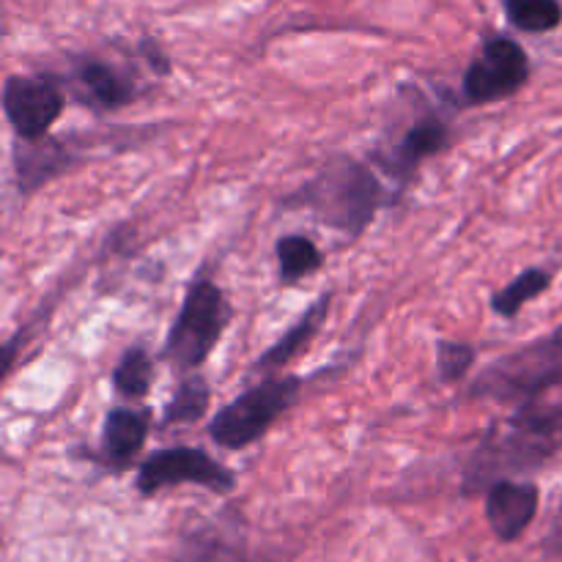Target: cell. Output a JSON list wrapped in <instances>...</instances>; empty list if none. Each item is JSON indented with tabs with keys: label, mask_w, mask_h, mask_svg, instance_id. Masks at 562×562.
I'll list each match as a JSON object with an SVG mask.
<instances>
[{
	"label": "cell",
	"mask_w": 562,
	"mask_h": 562,
	"mask_svg": "<svg viewBox=\"0 0 562 562\" xmlns=\"http://www.w3.org/2000/svg\"><path fill=\"white\" fill-rule=\"evenodd\" d=\"M562 448V406H525L503 428L488 431L486 442L467 470V494H477L514 472H530L547 464Z\"/></svg>",
	"instance_id": "cell-1"
},
{
	"label": "cell",
	"mask_w": 562,
	"mask_h": 562,
	"mask_svg": "<svg viewBox=\"0 0 562 562\" xmlns=\"http://www.w3.org/2000/svg\"><path fill=\"white\" fill-rule=\"evenodd\" d=\"M382 203H387V195L379 176L349 154L329 159L302 190L289 198V206L305 209L318 223L340 231L349 239L366 234Z\"/></svg>",
	"instance_id": "cell-2"
},
{
	"label": "cell",
	"mask_w": 562,
	"mask_h": 562,
	"mask_svg": "<svg viewBox=\"0 0 562 562\" xmlns=\"http://www.w3.org/2000/svg\"><path fill=\"white\" fill-rule=\"evenodd\" d=\"M228 322L231 305L223 289L212 280H195L165 340V360L179 371L201 368L223 338Z\"/></svg>",
	"instance_id": "cell-3"
},
{
	"label": "cell",
	"mask_w": 562,
	"mask_h": 562,
	"mask_svg": "<svg viewBox=\"0 0 562 562\" xmlns=\"http://www.w3.org/2000/svg\"><path fill=\"white\" fill-rule=\"evenodd\" d=\"M302 379L280 376L256 384L214 415L209 434L225 450H245L263 437L300 398Z\"/></svg>",
	"instance_id": "cell-4"
},
{
	"label": "cell",
	"mask_w": 562,
	"mask_h": 562,
	"mask_svg": "<svg viewBox=\"0 0 562 562\" xmlns=\"http://www.w3.org/2000/svg\"><path fill=\"white\" fill-rule=\"evenodd\" d=\"M558 382H562V327L549 338L536 340L499 360L475 384V395L494 401H519L532 398Z\"/></svg>",
	"instance_id": "cell-5"
},
{
	"label": "cell",
	"mask_w": 562,
	"mask_h": 562,
	"mask_svg": "<svg viewBox=\"0 0 562 562\" xmlns=\"http://www.w3.org/2000/svg\"><path fill=\"white\" fill-rule=\"evenodd\" d=\"M203 486L214 494H231L236 488V475L225 464L214 461L201 448H168L157 450L137 472V492L154 497L168 486Z\"/></svg>",
	"instance_id": "cell-6"
},
{
	"label": "cell",
	"mask_w": 562,
	"mask_h": 562,
	"mask_svg": "<svg viewBox=\"0 0 562 562\" xmlns=\"http://www.w3.org/2000/svg\"><path fill=\"white\" fill-rule=\"evenodd\" d=\"M530 80V58L514 38L497 36L483 47L481 58L464 75V97L472 104H492L514 97Z\"/></svg>",
	"instance_id": "cell-7"
},
{
	"label": "cell",
	"mask_w": 562,
	"mask_h": 562,
	"mask_svg": "<svg viewBox=\"0 0 562 562\" xmlns=\"http://www.w3.org/2000/svg\"><path fill=\"white\" fill-rule=\"evenodd\" d=\"M64 91L47 77L11 75L3 86V113L22 140L47 137L49 126L64 113Z\"/></svg>",
	"instance_id": "cell-8"
},
{
	"label": "cell",
	"mask_w": 562,
	"mask_h": 562,
	"mask_svg": "<svg viewBox=\"0 0 562 562\" xmlns=\"http://www.w3.org/2000/svg\"><path fill=\"white\" fill-rule=\"evenodd\" d=\"M448 143V121L439 113H434V110H426V113H420L412 121L409 130H406L398 140H393V146L384 148L382 154H376V159L384 165V170H387L393 179L406 184V181H412L415 170L420 168L428 157L445 151Z\"/></svg>",
	"instance_id": "cell-9"
},
{
	"label": "cell",
	"mask_w": 562,
	"mask_h": 562,
	"mask_svg": "<svg viewBox=\"0 0 562 562\" xmlns=\"http://www.w3.org/2000/svg\"><path fill=\"white\" fill-rule=\"evenodd\" d=\"M541 494L536 483L521 481H497L486 492V519L494 536L505 543H514L530 530L538 516Z\"/></svg>",
	"instance_id": "cell-10"
},
{
	"label": "cell",
	"mask_w": 562,
	"mask_h": 562,
	"mask_svg": "<svg viewBox=\"0 0 562 562\" xmlns=\"http://www.w3.org/2000/svg\"><path fill=\"white\" fill-rule=\"evenodd\" d=\"M148 426H151L148 409H126V406L110 409L104 417L102 445H99L97 459L113 472L130 470L132 461L146 445Z\"/></svg>",
	"instance_id": "cell-11"
},
{
	"label": "cell",
	"mask_w": 562,
	"mask_h": 562,
	"mask_svg": "<svg viewBox=\"0 0 562 562\" xmlns=\"http://www.w3.org/2000/svg\"><path fill=\"white\" fill-rule=\"evenodd\" d=\"M69 86L80 102H86L88 108L97 110L124 108V104H130L137 93L135 82H132L124 71H119L115 66L97 58L80 60V64L75 66V71H71Z\"/></svg>",
	"instance_id": "cell-12"
},
{
	"label": "cell",
	"mask_w": 562,
	"mask_h": 562,
	"mask_svg": "<svg viewBox=\"0 0 562 562\" xmlns=\"http://www.w3.org/2000/svg\"><path fill=\"white\" fill-rule=\"evenodd\" d=\"M69 148H64L60 140H49V137H38V140H16L14 148V168H16V184L22 192H36L38 187L49 184L55 176L71 168Z\"/></svg>",
	"instance_id": "cell-13"
},
{
	"label": "cell",
	"mask_w": 562,
	"mask_h": 562,
	"mask_svg": "<svg viewBox=\"0 0 562 562\" xmlns=\"http://www.w3.org/2000/svg\"><path fill=\"white\" fill-rule=\"evenodd\" d=\"M329 302H333L329 300V294L318 296V300L313 302L305 313H302L300 322H296L294 327H291L289 333H285L283 338H280L278 344H274L272 349H269L267 355L256 362V366H252V371L269 373V371H278V368H285L291 360H296V357H300L302 351L313 344V338L322 333V324L327 322Z\"/></svg>",
	"instance_id": "cell-14"
},
{
	"label": "cell",
	"mask_w": 562,
	"mask_h": 562,
	"mask_svg": "<svg viewBox=\"0 0 562 562\" xmlns=\"http://www.w3.org/2000/svg\"><path fill=\"white\" fill-rule=\"evenodd\" d=\"M549 285H552V274H549L547 269H525L514 283H508L505 289H499L497 294L492 296V311L503 318L519 316L521 307H525L527 302L538 300L543 291H549Z\"/></svg>",
	"instance_id": "cell-15"
},
{
	"label": "cell",
	"mask_w": 562,
	"mask_h": 562,
	"mask_svg": "<svg viewBox=\"0 0 562 562\" xmlns=\"http://www.w3.org/2000/svg\"><path fill=\"white\" fill-rule=\"evenodd\" d=\"M209 404H212V390H209L206 379L201 373H192V376L181 379V384L176 387L173 398L165 406L162 420L168 426H184V423L201 420L209 412Z\"/></svg>",
	"instance_id": "cell-16"
},
{
	"label": "cell",
	"mask_w": 562,
	"mask_h": 562,
	"mask_svg": "<svg viewBox=\"0 0 562 562\" xmlns=\"http://www.w3.org/2000/svg\"><path fill=\"white\" fill-rule=\"evenodd\" d=\"M278 263H280V280L283 283H296L305 274L318 272L324 267V256L307 236L291 234L278 241Z\"/></svg>",
	"instance_id": "cell-17"
},
{
	"label": "cell",
	"mask_w": 562,
	"mask_h": 562,
	"mask_svg": "<svg viewBox=\"0 0 562 562\" xmlns=\"http://www.w3.org/2000/svg\"><path fill=\"white\" fill-rule=\"evenodd\" d=\"M179 562H247V558L236 543L217 536V530H195L181 543Z\"/></svg>",
	"instance_id": "cell-18"
},
{
	"label": "cell",
	"mask_w": 562,
	"mask_h": 562,
	"mask_svg": "<svg viewBox=\"0 0 562 562\" xmlns=\"http://www.w3.org/2000/svg\"><path fill=\"white\" fill-rule=\"evenodd\" d=\"M505 11L508 20L527 33H549L562 22L558 0H505Z\"/></svg>",
	"instance_id": "cell-19"
},
{
	"label": "cell",
	"mask_w": 562,
	"mask_h": 562,
	"mask_svg": "<svg viewBox=\"0 0 562 562\" xmlns=\"http://www.w3.org/2000/svg\"><path fill=\"white\" fill-rule=\"evenodd\" d=\"M154 362L143 349H130L113 373V387L124 398H143L151 390Z\"/></svg>",
	"instance_id": "cell-20"
},
{
	"label": "cell",
	"mask_w": 562,
	"mask_h": 562,
	"mask_svg": "<svg viewBox=\"0 0 562 562\" xmlns=\"http://www.w3.org/2000/svg\"><path fill=\"white\" fill-rule=\"evenodd\" d=\"M477 351L459 340H439L437 344V376L442 384H456L475 366Z\"/></svg>",
	"instance_id": "cell-21"
},
{
	"label": "cell",
	"mask_w": 562,
	"mask_h": 562,
	"mask_svg": "<svg viewBox=\"0 0 562 562\" xmlns=\"http://www.w3.org/2000/svg\"><path fill=\"white\" fill-rule=\"evenodd\" d=\"M140 53H143V58H146V64L151 66L157 75H170V58L162 53V49H159L157 42H151V38H143Z\"/></svg>",
	"instance_id": "cell-22"
}]
</instances>
